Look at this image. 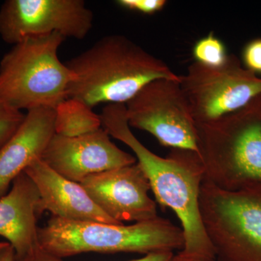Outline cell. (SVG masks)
<instances>
[{"instance_id": "cell-1", "label": "cell", "mask_w": 261, "mask_h": 261, "mask_svg": "<svg viewBox=\"0 0 261 261\" xmlns=\"http://www.w3.org/2000/svg\"><path fill=\"white\" fill-rule=\"evenodd\" d=\"M100 117L102 128L108 135L133 151L156 202L176 214L185 237L182 251L202 258H216L200 215L199 198L205 169L198 153L171 149L168 155L162 158L151 152L132 133L124 104L107 105Z\"/></svg>"}, {"instance_id": "cell-2", "label": "cell", "mask_w": 261, "mask_h": 261, "mask_svg": "<svg viewBox=\"0 0 261 261\" xmlns=\"http://www.w3.org/2000/svg\"><path fill=\"white\" fill-rule=\"evenodd\" d=\"M65 64L70 72L67 98L92 108L125 105L153 80L181 79L162 60L122 35L102 37Z\"/></svg>"}, {"instance_id": "cell-3", "label": "cell", "mask_w": 261, "mask_h": 261, "mask_svg": "<svg viewBox=\"0 0 261 261\" xmlns=\"http://www.w3.org/2000/svg\"><path fill=\"white\" fill-rule=\"evenodd\" d=\"M197 128L205 181L226 191L261 184V94Z\"/></svg>"}, {"instance_id": "cell-4", "label": "cell", "mask_w": 261, "mask_h": 261, "mask_svg": "<svg viewBox=\"0 0 261 261\" xmlns=\"http://www.w3.org/2000/svg\"><path fill=\"white\" fill-rule=\"evenodd\" d=\"M39 240L43 251L61 259L89 252L147 255L182 250L185 247L181 228L159 216L132 225L70 221L53 216L46 226L39 228Z\"/></svg>"}, {"instance_id": "cell-5", "label": "cell", "mask_w": 261, "mask_h": 261, "mask_svg": "<svg viewBox=\"0 0 261 261\" xmlns=\"http://www.w3.org/2000/svg\"><path fill=\"white\" fill-rule=\"evenodd\" d=\"M65 39L54 33L13 45L0 62V99L20 111L55 110L66 99L70 72L58 57Z\"/></svg>"}, {"instance_id": "cell-6", "label": "cell", "mask_w": 261, "mask_h": 261, "mask_svg": "<svg viewBox=\"0 0 261 261\" xmlns=\"http://www.w3.org/2000/svg\"><path fill=\"white\" fill-rule=\"evenodd\" d=\"M200 210L219 261H261V184L226 191L204 181Z\"/></svg>"}, {"instance_id": "cell-7", "label": "cell", "mask_w": 261, "mask_h": 261, "mask_svg": "<svg viewBox=\"0 0 261 261\" xmlns=\"http://www.w3.org/2000/svg\"><path fill=\"white\" fill-rule=\"evenodd\" d=\"M180 84L197 124L235 112L261 94V78L233 54L220 66L194 62L181 75Z\"/></svg>"}, {"instance_id": "cell-8", "label": "cell", "mask_w": 261, "mask_h": 261, "mask_svg": "<svg viewBox=\"0 0 261 261\" xmlns=\"http://www.w3.org/2000/svg\"><path fill=\"white\" fill-rule=\"evenodd\" d=\"M180 81L159 79L146 84L125 104L127 121L161 145L198 153L197 123Z\"/></svg>"}, {"instance_id": "cell-9", "label": "cell", "mask_w": 261, "mask_h": 261, "mask_svg": "<svg viewBox=\"0 0 261 261\" xmlns=\"http://www.w3.org/2000/svg\"><path fill=\"white\" fill-rule=\"evenodd\" d=\"M93 23V13L83 0H7L0 8V37L13 45L54 33L83 39Z\"/></svg>"}, {"instance_id": "cell-10", "label": "cell", "mask_w": 261, "mask_h": 261, "mask_svg": "<svg viewBox=\"0 0 261 261\" xmlns=\"http://www.w3.org/2000/svg\"><path fill=\"white\" fill-rule=\"evenodd\" d=\"M80 184L105 214L121 224L159 216L148 179L137 163L91 175Z\"/></svg>"}, {"instance_id": "cell-11", "label": "cell", "mask_w": 261, "mask_h": 261, "mask_svg": "<svg viewBox=\"0 0 261 261\" xmlns=\"http://www.w3.org/2000/svg\"><path fill=\"white\" fill-rule=\"evenodd\" d=\"M42 160L63 177L77 183L91 175L137 163L135 156L113 143L102 127L79 137L56 134Z\"/></svg>"}, {"instance_id": "cell-12", "label": "cell", "mask_w": 261, "mask_h": 261, "mask_svg": "<svg viewBox=\"0 0 261 261\" xmlns=\"http://www.w3.org/2000/svg\"><path fill=\"white\" fill-rule=\"evenodd\" d=\"M42 214L37 187L25 172L0 198V236L15 250V261L25 260L42 250L37 220Z\"/></svg>"}, {"instance_id": "cell-13", "label": "cell", "mask_w": 261, "mask_h": 261, "mask_svg": "<svg viewBox=\"0 0 261 261\" xmlns=\"http://www.w3.org/2000/svg\"><path fill=\"white\" fill-rule=\"evenodd\" d=\"M24 172L37 187L42 214L49 211L54 217L70 221L123 224L105 214L81 184L63 177L42 159L34 161Z\"/></svg>"}, {"instance_id": "cell-14", "label": "cell", "mask_w": 261, "mask_h": 261, "mask_svg": "<svg viewBox=\"0 0 261 261\" xmlns=\"http://www.w3.org/2000/svg\"><path fill=\"white\" fill-rule=\"evenodd\" d=\"M54 109L39 108L25 114L23 122L0 148V198L29 165L42 159L55 132Z\"/></svg>"}, {"instance_id": "cell-15", "label": "cell", "mask_w": 261, "mask_h": 261, "mask_svg": "<svg viewBox=\"0 0 261 261\" xmlns=\"http://www.w3.org/2000/svg\"><path fill=\"white\" fill-rule=\"evenodd\" d=\"M55 132L63 137H79L102 128L100 115L93 108L73 98H67L55 109Z\"/></svg>"}, {"instance_id": "cell-16", "label": "cell", "mask_w": 261, "mask_h": 261, "mask_svg": "<svg viewBox=\"0 0 261 261\" xmlns=\"http://www.w3.org/2000/svg\"><path fill=\"white\" fill-rule=\"evenodd\" d=\"M192 54L195 62L211 67L224 64L228 57L224 42L213 32L195 43Z\"/></svg>"}, {"instance_id": "cell-17", "label": "cell", "mask_w": 261, "mask_h": 261, "mask_svg": "<svg viewBox=\"0 0 261 261\" xmlns=\"http://www.w3.org/2000/svg\"><path fill=\"white\" fill-rule=\"evenodd\" d=\"M25 114L0 99V148L21 124Z\"/></svg>"}, {"instance_id": "cell-18", "label": "cell", "mask_w": 261, "mask_h": 261, "mask_svg": "<svg viewBox=\"0 0 261 261\" xmlns=\"http://www.w3.org/2000/svg\"><path fill=\"white\" fill-rule=\"evenodd\" d=\"M167 2L165 0H118L121 8L145 15H152L162 10Z\"/></svg>"}, {"instance_id": "cell-19", "label": "cell", "mask_w": 261, "mask_h": 261, "mask_svg": "<svg viewBox=\"0 0 261 261\" xmlns=\"http://www.w3.org/2000/svg\"><path fill=\"white\" fill-rule=\"evenodd\" d=\"M243 61L246 69L255 75L261 73V38L247 43L243 49Z\"/></svg>"}, {"instance_id": "cell-20", "label": "cell", "mask_w": 261, "mask_h": 261, "mask_svg": "<svg viewBox=\"0 0 261 261\" xmlns=\"http://www.w3.org/2000/svg\"><path fill=\"white\" fill-rule=\"evenodd\" d=\"M175 255L173 251H163L152 252V253L147 254L145 256L142 257V258L137 259V260H133L130 261H174ZM21 261H63L59 257L53 256V255H49L47 252L40 250L35 255L33 256L29 257V258L25 259V260Z\"/></svg>"}, {"instance_id": "cell-21", "label": "cell", "mask_w": 261, "mask_h": 261, "mask_svg": "<svg viewBox=\"0 0 261 261\" xmlns=\"http://www.w3.org/2000/svg\"><path fill=\"white\" fill-rule=\"evenodd\" d=\"M0 261H15V250L10 244L0 249Z\"/></svg>"}, {"instance_id": "cell-22", "label": "cell", "mask_w": 261, "mask_h": 261, "mask_svg": "<svg viewBox=\"0 0 261 261\" xmlns=\"http://www.w3.org/2000/svg\"><path fill=\"white\" fill-rule=\"evenodd\" d=\"M206 260H208V259L202 258L197 255H190V254H187L181 250L178 254H176L174 261H205Z\"/></svg>"}, {"instance_id": "cell-23", "label": "cell", "mask_w": 261, "mask_h": 261, "mask_svg": "<svg viewBox=\"0 0 261 261\" xmlns=\"http://www.w3.org/2000/svg\"><path fill=\"white\" fill-rule=\"evenodd\" d=\"M8 243H0V249L3 248V247H5V246H7V245H8Z\"/></svg>"}, {"instance_id": "cell-24", "label": "cell", "mask_w": 261, "mask_h": 261, "mask_svg": "<svg viewBox=\"0 0 261 261\" xmlns=\"http://www.w3.org/2000/svg\"><path fill=\"white\" fill-rule=\"evenodd\" d=\"M205 261H219L216 258H212V259H208V260H206Z\"/></svg>"}]
</instances>
